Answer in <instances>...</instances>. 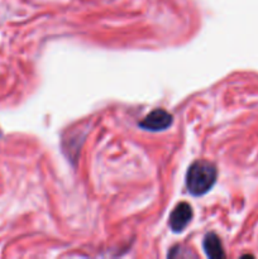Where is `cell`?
<instances>
[{
	"label": "cell",
	"mask_w": 258,
	"mask_h": 259,
	"mask_svg": "<svg viewBox=\"0 0 258 259\" xmlns=\"http://www.w3.org/2000/svg\"><path fill=\"white\" fill-rule=\"evenodd\" d=\"M217 176V168L211 162L204 159L194 162L186 175L187 190L194 196H201L214 186Z\"/></svg>",
	"instance_id": "6da1fadb"
},
{
	"label": "cell",
	"mask_w": 258,
	"mask_h": 259,
	"mask_svg": "<svg viewBox=\"0 0 258 259\" xmlns=\"http://www.w3.org/2000/svg\"><path fill=\"white\" fill-rule=\"evenodd\" d=\"M192 218V209L187 202H180L169 215V227L175 233H180L189 225Z\"/></svg>",
	"instance_id": "3957f363"
},
{
	"label": "cell",
	"mask_w": 258,
	"mask_h": 259,
	"mask_svg": "<svg viewBox=\"0 0 258 259\" xmlns=\"http://www.w3.org/2000/svg\"><path fill=\"white\" fill-rule=\"evenodd\" d=\"M202 245H204V250L209 258H223L225 255L220 239L214 233H210L205 237Z\"/></svg>",
	"instance_id": "277c9868"
},
{
	"label": "cell",
	"mask_w": 258,
	"mask_h": 259,
	"mask_svg": "<svg viewBox=\"0 0 258 259\" xmlns=\"http://www.w3.org/2000/svg\"><path fill=\"white\" fill-rule=\"evenodd\" d=\"M172 124L171 114L167 113L163 109H156L152 113H149L143 120L139 123V125L143 129L151 132L164 131Z\"/></svg>",
	"instance_id": "7a4b0ae2"
}]
</instances>
